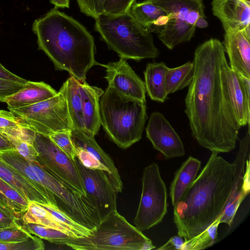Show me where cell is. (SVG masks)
<instances>
[{
  "instance_id": "cell-46",
  "label": "cell",
  "mask_w": 250,
  "mask_h": 250,
  "mask_svg": "<svg viewBox=\"0 0 250 250\" xmlns=\"http://www.w3.org/2000/svg\"><path fill=\"white\" fill-rule=\"evenodd\" d=\"M70 0H50V2L56 8H69Z\"/></svg>"
},
{
  "instance_id": "cell-33",
  "label": "cell",
  "mask_w": 250,
  "mask_h": 250,
  "mask_svg": "<svg viewBox=\"0 0 250 250\" xmlns=\"http://www.w3.org/2000/svg\"><path fill=\"white\" fill-rule=\"evenodd\" d=\"M32 236L17 222L8 228L0 229V243L26 241Z\"/></svg>"
},
{
  "instance_id": "cell-38",
  "label": "cell",
  "mask_w": 250,
  "mask_h": 250,
  "mask_svg": "<svg viewBox=\"0 0 250 250\" xmlns=\"http://www.w3.org/2000/svg\"><path fill=\"white\" fill-rule=\"evenodd\" d=\"M18 152L26 159L37 163V152L33 144H29L20 138L4 135Z\"/></svg>"
},
{
  "instance_id": "cell-31",
  "label": "cell",
  "mask_w": 250,
  "mask_h": 250,
  "mask_svg": "<svg viewBox=\"0 0 250 250\" xmlns=\"http://www.w3.org/2000/svg\"><path fill=\"white\" fill-rule=\"evenodd\" d=\"M22 226L30 234L54 244L60 240L72 238L61 230L40 224L23 223Z\"/></svg>"
},
{
  "instance_id": "cell-12",
  "label": "cell",
  "mask_w": 250,
  "mask_h": 250,
  "mask_svg": "<svg viewBox=\"0 0 250 250\" xmlns=\"http://www.w3.org/2000/svg\"><path fill=\"white\" fill-rule=\"evenodd\" d=\"M105 68L104 78L108 86L120 96L142 103H146L145 82L135 72L126 60L120 58L119 61L102 64Z\"/></svg>"
},
{
  "instance_id": "cell-36",
  "label": "cell",
  "mask_w": 250,
  "mask_h": 250,
  "mask_svg": "<svg viewBox=\"0 0 250 250\" xmlns=\"http://www.w3.org/2000/svg\"><path fill=\"white\" fill-rule=\"evenodd\" d=\"M75 147L76 157L83 167L88 169L102 170L106 171L110 175L111 183L112 179L110 171L105 166L85 149L79 146H75Z\"/></svg>"
},
{
  "instance_id": "cell-30",
  "label": "cell",
  "mask_w": 250,
  "mask_h": 250,
  "mask_svg": "<svg viewBox=\"0 0 250 250\" xmlns=\"http://www.w3.org/2000/svg\"><path fill=\"white\" fill-rule=\"evenodd\" d=\"M221 215L207 229L197 235L185 240L183 250H200L211 246L217 240V229Z\"/></svg>"
},
{
  "instance_id": "cell-45",
  "label": "cell",
  "mask_w": 250,
  "mask_h": 250,
  "mask_svg": "<svg viewBox=\"0 0 250 250\" xmlns=\"http://www.w3.org/2000/svg\"><path fill=\"white\" fill-rule=\"evenodd\" d=\"M15 148L8 138L0 133V150Z\"/></svg>"
},
{
  "instance_id": "cell-8",
  "label": "cell",
  "mask_w": 250,
  "mask_h": 250,
  "mask_svg": "<svg viewBox=\"0 0 250 250\" xmlns=\"http://www.w3.org/2000/svg\"><path fill=\"white\" fill-rule=\"evenodd\" d=\"M142 188L134 220L139 230H147L161 223L167 211V192L157 164L153 163L143 171Z\"/></svg>"
},
{
  "instance_id": "cell-11",
  "label": "cell",
  "mask_w": 250,
  "mask_h": 250,
  "mask_svg": "<svg viewBox=\"0 0 250 250\" xmlns=\"http://www.w3.org/2000/svg\"><path fill=\"white\" fill-rule=\"evenodd\" d=\"M250 127L241 139L239 148L233 163L235 165L232 188L229 199L222 213L220 222L230 226L236 213L245 197L250 191V178L244 177L247 157L249 155Z\"/></svg>"
},
{
  "instance_id": "cell-1",
  "label": "cell",
  "mask_w": 250,
  "mask_h": 250,
  "mask_svg": "<svg viewBox=\"0 0 250 250\" xmlns=\"http://www.w3.org/2000/svg\"><path fill=\"white\" fill-rule=\"evenodd\" d=\"M192 62L193 78L185 99L191 134L211 152H230L235 147L241 127L228 97L225 79L228 62L222 42L211 38L199 45Z\"/></svg>"
},
{
  "instance_id": "cell-41",
  "label": "cell",
  "mask_w": 250,
  "mask_h": 250,
  "mask_svg": "<svg viewBox=\"0 0 250 250\" xmlns=\"http://www.w3.org/2000/svg\"><path fill=\"white\" fill-rule=\"evenodd\" d=\"M26 83L23 84L0 79V101L3 102L6 97L22 89Z\"/></svg>"
},
{
  "instance_id": "cell-44",
  "label": "cell",
  "mask_w": 250,
  "mask_h": 250,
  "mask_svg": "<svg viewBox=\"0 0 250 250\" xmlns=\"http://www.w3.org/2000/svg\"><path fill=\"white\" fill-rule=\"evenodd\" d=\"M0 79L25 84L28 80L23 79L9 71L0 62Z\"/></svg>"
},
{
  "instance_id": "cell-28",
  "label": "cell",
  "mask_w": 250,
  "mask_h": 250,
  "mask_svg": "<svg viewBox=\"0 0 250 250\" xmlns=\"http://www.w3.org/2000/svg\"><path fill=\"white\" fill-rule=\"evenodd\" d=\"M21 219L24 223H34L48 227L61 230L75 238L70 231L56 221L50 213L37 202H29L27 210Z\"/></svg>"
},
{
  "instance_id": "cell-27",
  "label": "cell",
  "mask_w": 250,
  "mask_h": 250,
  "mask_svg": "<svg viewBox=\"0 0 250 250\" xmlns=\"http://www.w3.org/2000/svg\"><path fill=\"white\" fill-rule=\"evenodd\" d=\"M194 64L188 62L174 68L167 67L165 73L167 94L173 93L189 85L194 75Z\"/></svg>"
},
{
  "instance_id": "cell-20",
  "label": "cell",
  "mask_w": 250,
  "mask_h": 250,
  "mask_svg": "<svg viewBox=\"0 0 250 250\" xmlns=\"http://www.w3.org/2000/svg\"><path fill=\"white\" fill-rule=\"evenodd\" d=\"M57 93L44 82L28 81L22 89L6 97L3 102L7 104L9 109L20 108L46 100Z\"/></svg>"
},
{
  "instance_id": "cell-47",
  "label": "cell",
  "mask_w": 250,
  "mask_h": 250,
  "mask_svg": "<svg viewBox=\"0 0 250 250\" xmlns=\"http://www.w3.org/2000/svg\"><path fill=\"white\" fill-rule=\"evenodd\" d=\"M0 206L7 208L12 209L14 211H15L12 204L8 200V199L0 191Z\"/></svg>"
},
{
  "instance_id": "cell-2",
  "label": "cell",
  "mask_w": 250,
  "mask_h": 250,
  "mask_svg": "<svg viewBox=\"0 0 250 250\" xmlns=\"http://www.w3.org/2000/svg\"><path fill=\"white\" fill-rule=\"evenodd\" d=\"M235 165L211 154L199 175L173 207L178 235L188 240L207 229L222 213L232 188Z\"/></svg>"
},
{
  "instance_id": "cell-37",
  "label": "cell",
  "mask_w": 250,
  "mask_h": 250,
  "mask_svg": "<svg viewBox=\"0 0 250 250\" xmlns=\"http://www.w3.org/2000/svg\"><path fill=\"white\" fill-rule=\"evenodd\" d=\"M81 11L94 19L104 13L109 0H76Z\"/></svg>"
},
{
  "instance_id": "cell-25",
  "label": "cell",
  "mask_w": 250,
  "mask_h": 250,
  "mask_svg": "<svg viewBox=\"0 0 250 250\" xmlns=\"http://www.w3.org/2000/svg\"><path fill=\"white\" fill-rule=\"evenodd\" d=\"M196 28L195 26L185 21L171 19L157 34L162 42L171 50L181 43L190 41L194 36Z\"/></svg>"
},
{
  "instance_id": "cell-23",
  "label": "cell",
  "mask_w": 250,
  "mask_h": 250,
  "mask_svg": "<svg viewBox=\"0 0 250 250\" xmlns=\"http://www.w3.org/2000/svg\"><path fill=\"white\" fill-rule=\"evenodd\" d=\"M201 162L189 157L176 171L170 187L169 196L173 207L181 199L184 194L196 178Z\"/></svg>"
},
{
  "instance_id": "cell-19",
  "label": "cell",
  "mask_w": 250,
  "mask_h": 250,
  "mask_svg": "<svg viewBox=\"0 0 250 250\" xmlns=\"http://www.w3.org/2000/svg\"><path fill=\"white\" fill-rule=\"evenodd\" d=\"M85 129L97 135L100 128V100L104 91L89 85L86 81L79 82Z\"/></svg>"
},
{
  "instance_id": "cell-13",
  "label": "cell",
  "mask_w": 250,
  "mask_h": 250,
  "mask_svg": "<svg viewBox=\"0 0 250 250\" xmlns=\"http://www.w3.org/2000/svg\"><path fill=\"white\" fill-rule=\"evenodd\" d=\"M146 132L153 147L166 159L181 157L185 154L180 137L162 113L154 111L151 114Z\"/></svg>"
},
{
  "instance_id": "cell-21",
  "label": "cell",
  "mask_w": 250,
  "mask_h": 250,
  "mask_svg": "<svg viewBox=\"0 0 250 250\" xmlns=\"http://www.w3.org/2000/svg\"><path fill=\"white\" fill-rule=\"evenodd\" d=\"M149 0L165 10L169 20L176 19L195 26L199 18H206L203 0Z\"/></svg>"
},
{
  "instance_id": "cell-10",
  "label": "cell",
  "mask_w": 250,
  "mask_h": 250,
  "mask_svg": "<svg viewBox=\"0 0 250 250\" xmlns=\"http://www.w3.org/2000/svg\"><path fill=\"white\" fill-rule=\"evenodd\" d=\"M76 160L86 196L98 210L101 222L117 209L118 192L111 183L108 173L87 168L77 157Z\"/></svg>"
},
{
  "instance_id": "cell-29",
  "label": "cell",
  "mask_w": 250,
  "mask_h": 250,
  "mask_svg": "<svg viewBox=\"0 0 250 250\" xmlns=\"http://www.w3.org/2000/svg\"><path fill=\"white\" fill-rule=\"evenodd\" d=\"M39 204L49 212L56 221L70 231L75 238L87 237L90 234L91 230L77 222L65 212L60 209L57 206L47 204Z\"/></svg>"
},
{
  "instance_id": "cell-35",
  "label": "cell",
  "mask_w": 250,
  "mask_h": 250,
  "mask_svg": "<svg viewBox=\"0 0 250 250\" xmlns=\"http://www.w3.org/2000/svg\"><path fill=\"white\" fill-rule=\"evenodd\" d=\"M44 247L42 239L36 235L26 241L0 243V250H43Z\"/></svg>"
},
{
  "instance_id": "cell-32",
  "label": "cell",
  "mask_w": 250,
  "mask_h": 250,
  "mask_svg": "<svg viewBox=\"0 0 250 250\" xmlns=\"http://www.w3.org/2000/svg\"><path fill=\"white\" fill-rule=\"evenodd\" d=\"M0 191L12 204L15 211L22 216L27 210L29 201L0 178Z\"/></svg>"
},
{
  "instance_id": "cell-18",
  "label": "cell",
  "mask_w": 250,
  "mask_h": 250,
  "mask_svg": "<svg viewBox=\"0 0 250 250\" xmlns=\"http://www.w3.org/2000/svg\"><path fill=\"white\" fill-rule=\"evenodd\" d=\"M71 138L75 146L85 149L109 169L112 185L118 193L122 192L123 185L118 170L112 159L97 144L95 135L85 129H72Z\"/></svg>"
},
{
  "instance_id": "cell-48",
  "label": "cell",
  "mask_w": 250,
  "mask_h": 250,
  "mask_svg": "<svg viewBox=\"0 0 250 250\" xmlns=\"http://www.w3.org/2000/svg\"><path fill=\"white\" fill-rule=\"evenodd\" d=\"M205 18V17H200L197 20L195 23L196 28H204L208 27V22Z\"/></svg>"
},
{
  "instance_id": "cell-26",
  "label": "cell",
  "mask_w": 250,
  "mask_h": 250,
  "mask_svg": "<svg viewBox=\"0 0 250 250\" xmlns=\"http://www.w3.org/2000/svg\"><path fill=\"white\" fill-rule=\"evenodd\" d=\"M62 87L64 93L72 129H85L79 81L70 76Z\"/></svg>"
},
{
  "instance_id": "cell-3",
  "label": "cell",
  "mask_w": 250,
  "mask_h": 250,
  "mask_svg": "<svg viewBox=\"0 0 250 250\" xmlns=\"http://www.w3.org/2000/svg\"><path fill=\"white\" fill-rule=\"evenodd\" d=\"M33 32L38 48L53 63L55 69L65 70L80 82L94 65L102 66L95 59L93 37L80 22L54 7L35 20Z\"/></svg>"
},
{
  "instance_id": "cell-16",
  "label": "cell",
  "mask_w": 250,
  "mask_h": 250,
  "mask_svg": "<svg viewBox=\"0 0 250 250\" xmlns=\"http://www.w3.org/2000/svg\"><path fill=\"white\" fill-rule=\"evenodd\" d=\"M0 178L16 190L29 202L57 206L53 194L7 165L0 157Z\"/></svg>"
},
{
  "instance_id": "cell-42",
  "label": "cell",
  "mask_w": 250,
  "mask_h": 250,
  "mask_svg": "<svg viewBox=\"0 0 250 250\" xmlns=\"http://www.w3.org/2000/svg\"><path fill=\"white\" fill-rule=\"evenodd\" d=\"M21 217L13 209L0 206V229L11 226L18 222Z\"/></svg>"
},
{
  "instance_id": "cell-43",
  "label": "cell",
  "mask_w": 250,
  "mask_h": 250,
  "mask_svg": "<svg viewBox=\"0 0 250 250\" xmlns=\"http://www.w3.org/2000/svg\"><path fill=\"white\" fill-rule=\"evenodd\" d=\"M184 243L185 239L178 235L171 237L165 244L156 249L159 250H183Z\"/></svg>"
},
{
  "instance_id": "cell-24",
  "label": "cell",
  "mask_w": 250,
  "mask_h": 250,
  "mask_svg": "<svg viewBox=\"0 0 250 250\" xmlns=\"http://www.w3.org/2000/svg\"><path fill=\"white\" fill-rule=\"evenodd\" d=\"M167 67L164 62H149L144 72L146 91L154 101L164 103L167 99L165 90V73Z\"/></svg>"
},
{
  "instance_id": "cell-22",
  "label": "cell",
  "mask_w": 250,
  "mask_h": 250,
  "mask_svg": "<svg viewBox=\"0 0 250 250\" xmlns=\"http://www.w3.org/2000/svg\"><path fill=\"white\" fill-rule=\"evenodd\" d=\"M130 12L138 22L150 32L158 34L169 20L166 12L149 0L134 2Z\"/></svg>"
},
{
  "instance_id": "cell-7",
  "label": "cell",
  "mask_w": 250,
  "mask_h": 250,
  "mask_svg": "<svg viewBox=\"0 0 250 250\" xmlns=\"http://www.w3.org/2000/svg\"><path fill=\"white\" fill-rule=\"evenodd\" d=\"M9 110L35 131L43 135L49 136L56 132L72 129L62 87L57 94L50 99Z\"/></svg>"
},
{
  "instance_id": "cell-15",
  "label": "cell",
  "mask_w": 250,
  "mask_h": 250,
  "mask_svg": "<svg viewBox=\"0 0 250 250\" xmlns=\"http://www.w3.org/2000/svg\"><path fill=\"white\" fill-rule=\"evenodd\" d=\"M212 11L221 21L225 32L242 31L250 35V1L212 0Z\"/></svg>"
},
{
  "instance_id": "cell-9",
  "label": "cell",
  "mask_w": 250,
  "mask_h": 250,
  "mask_svg": "<svg viewBox=\"0 0 250 250\" xmlns=\"http://www.w3.org/2000/svg\"><path fill=\"white\" fill-rule=\"evenodd\" d=\"M33 145L38 164L86 196L76 159H71L48 136L36 132Z\"/></svg>"
},
{
  "instance_id": "cell-17",
  "label": "cell",
  "mask_w": 250,
  "mask_h": 250,
  "mask_svg": "<svg viewBox=\"0 0 250 250\" xmlns=\"http://www.w3.org/2000/svg\"><path fill=\"white\" fill-rule=\"evenodd\" d=\"M230 68L250 79V38L242 31L225 32L222 43Z\"/></svg>"
},
{
  "instance_id": "cell-39",
  "label": "cell",
  "mask_w": 250,
  "mask_h": 250,
  "mask_svg": "<svg viewBox=\"0 0 250 250\" xmlns=\"http://www.w3.org/2000/svg\"><path fill=\"white\" fill-rule=\"evenodd\" d=\"M29 127L11 111L0 110V133L12 129Z\"/></svg>"
},
{
  "instance_id": "cell-6",
  "label": "cell",
  "mask_w": 250,
  "mask_h": 250,
  "mask_svg": "<svg viewBox=\"0 0 250 250\" xmlns=\"http://www.w3.org/2000/svg\"><path fill=\"white\" fill-rule=\"evenodd\" d=\"M55 244L77 250H150L155 248L151 240L130 224L117 209L102 221L88 236L63 239Z\"/></svg>"
},
{
  "instance_id": "cell-40",
  "label": "cell",
  "mask_w": 250,
  "mask_h": 250,
  "mask_svg": "<svg viewBox=\"0 0 250 250\" xmlns=\"http://www.w3.org/2000/svg\"><path fill=\"white\" fill-rule=\"evenodd\" d=\"M136 0H109L104 13L118 14H124L130 11L132 4Z\"/></svg>"
},
{
  "instance_id": "cell-34",
  "label": "cell",
  "mask_w": 250,
  "mask_h": 250,
  "mask_svg": "<svg viewBox=\"0 0 250 250\" xmlns=\"http://www.w3.org/2000/svg\"><path fill=\"white\" fill-rule=\"evenodd\" d=\"M49 137L71 159L74 160L76 158V149L71 138V130L56 132Z\"/></svg>"
},
{
  "instance_id": "cell-4",
  "label": "cell",
  "mask_w": 250,
  "mask_h": 250,
  "mask_svg": "<svg viewBox=\"0 0 250 250\" xmlns=\"http://www.w3.org/2000/svg\"><path fill=\"white\" fill-rule=\"evenodd\" d=\"M95 20L94 29L101 40L120 58L138 62L159 56L151 32L138 22L130 11L118 14L104 13Z\"/></svg>"
},
{
  "instance_id": "cell-5",
  "label": "cell",
  "mask_w": 250,
  "mask_h": 250,
  "mask_svg": "<svg viewBox=\"0 0 250 250\" xmlns=\"http://www.w3.org/2000/svg\"><path fill=\"white\" fill-rule=\"evenodd\" d=\"M101 124L111 140L126 149L142 138L146 103L124 98L107 86L100 100Z\"/></svg>"
},
{
  "instance_id": "cell-14",
  "label": "cell",
  "mask_w": 250,
  "mask_h": 250,
  "mask_svg": "<svg viewBox=\"0 0 250 250\" xmlns=\"http://www.w3.org/2000/svg\"><path fill=\"white\" fill-rule=\"evenodd\" d=\"M225 79L230 105L240 127L250 123V79L238 74L229 67L225 66Z\"/></svg>"
},
{
  "instance_id": "cell-49",
  "label": "cell",
  "mask_w": 250,
  "mask_h": 250,
  "mask_svg": "<svg viewBox=\"0 0 250 250\" xmlns=\"http://www.w3.org/2000/svg\"></svg>"
}]
</instances>
